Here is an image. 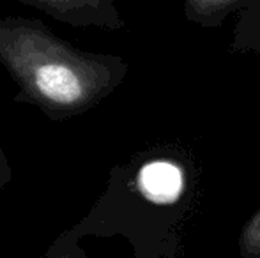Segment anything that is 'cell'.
Segmentation results:
<instances>
[{"label": "cell", "mask_w": 260, "mask_h": 258, "mask_svg": "<svg viewBox=\"0 0 260 258\" xmlns=\"http://www.w3.org/2000/svg\"><path fill=\"white\" fill-rule=\"evenodd\" d=\"M0 64L18 85L14 103L32 104L52 121L89 112L126 76L120 57L78 50L43 21L0 18Z\"/></svg>", "instance_id": "obj_1"}, {"label": "cell", "mask_w": 260, "mask_h": 258, "mask_svg": "<svg viewBox=\"0 0 260 258\" xmlns=\"http://www.w3.org/2000/svg\"><path fill=\"white\" fill-rule=\"evenodd\" d=\"M20 4L41 11L69 27H122L119 13L108 0H20Z\"/></svg>", "instance_id": "obj_2"}, {"label": "cell", "mask_w": 260, "mask_h": 258, "mask_svg": "<svg viewBox=\"0 0 260 258\" xmlns=\"http://www.w3.org/2000/svg\"><path fill=\"white\" fill-rule=\"evenodd\" d=\"M184 186L182 172L177 165L156 159L140 168L137 188L142 196L152 203H172L179 198Z\"/></svg>", "instance_id": "obj_3"}, {"label": "cell", "mask_w": 260, "mask_h": 258, "mask_svg": "<svg viewBox=\"0 0 260 258\" xmlns=\"http://www.w3.org/2000/svg\"><path fill=\"white\" fill-rule=\"evenodd\" d=\"M41 258H85V253L80 249L78 239L69 230H66L50 244Z\"/></svg>", "instance_id": "obj_4"}, {"label": "cell", "mask_w": 260, "mask_h": 258, "mask_svg": "<svg viewBox=\"0 0 260 258\" xmlns=\"http://www.w3.org/2000/svg\"><path fill=\"white\" fill-rule=\"evenodd\" d=\"M239 248L243 258H260V210L244 227Z\"/></svg>", "instance_id": "obj_5"}, {"label": "cell", "mask_w": 260, "mask_h": 258, "mask_svg": "<svg viewBox=\"0 0 260 258\" xmlns=\"http://www.w3.org/2000/svg\"><path fill=\"white\" fill-rule=\"evenodd\" d=\"M11 180H13V170H11L9 159H7L6 152L0 145V190H4Z\"/></svg>", "instance_id": "obj_6"}]
</instances>
